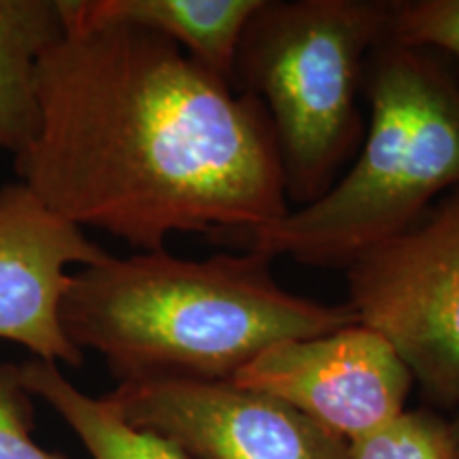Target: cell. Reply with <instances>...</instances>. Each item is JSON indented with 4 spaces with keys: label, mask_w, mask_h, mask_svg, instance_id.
<instances>
[{
    "label": "cell",
    "mask_w": 459,
    "mask_h": 459,
    "mask_svg": "<svg viewBox=\"0 0 459 459\" xmlns=\"http://www.w3.org/2000/svg\"><path fill=\"white\" fill-rule=\"evenodd\" d=\"M65 24L37 66V134L15 156L51 211L139 251L290 213L260 102L145 28Z\"/></svg>",
    "instance_id": "obj_1"
},
{
    "label": "cell",
    "mask_w": 459,
    "mask_h": 459,
    "mask_svg": "<svg viewBox=\"0 0 459 459\" xmlns=\"http://www.w3.org/2000/svg\"><path fill=\"white\" fill-rule=\"evenodd\" d=\"M271 264L247 249L204 260L166 249L107 255L71 277L62 325L79 351L102 355L128 383L230 381L273 344L358 324L349 304L287 291Z\"/></svg>",
    "instance_id": "obj_2"
},
{
    "label": "cell",
    "mask_w": 459,
    "mask_h": 459,
    "mask_svg": "<svg viewBox=\"0 0 459 459\" xmlns=\"http://www.w3.org/2000/svg\"><path fill=\"white\" fill-rule=\"evenodd\" d=\"M368 122L324 196L217 243L347 271L459 189V77L449 57L383 39L364 74Z\"/></svg>",
    "instance_id": "obj_3"
},
{
    "label": "cell",
    "mask_w": 459,
    "mask_h": 459,
    "mask_svg": "<svg viewBox=\"0 0 459 459\" xmlns=\"http://www.w3.org/2000/svg\"><path fill=\"white\" fill-rule=\"evenodd\" d=\"M387 22L389 0H260L247 22L232 85L266 113L296 209L324 196L358 153L366 62Z\"/></svg>",
    "instance_id": "obj_4"
},
{
    "label": "cell",
    "mask_w": 459,
    "mask_h": 459,
    "mask_svg": "<svg viewBox=\"0 0 459 459\" xmlns=\"http://www.w3.org/2000/svg\"><path fill=\"white\" fill-rule=\"evenodd\" d=\"M344 273L358 324L394 344L429 402L459 409V189Z\"/></svg>",
    "instance_id": "obj_5"
},
{
    "label": "cell",
    "mask_w": 459,
    "mask_h": 459,
    "mask_svg": "<svg viewBox=\"0 0 459 459\" xmlns=\"http://www.w3.org/2000/svg\"><path fill=\"white\" fill-rule=\"evenodd\" d=\"M230 381L283 402L347 445L402 415L415 385L394 344L364 324L273 344Z\"/></svg>",
    "instance_id": "obj_6"
},
{
    "label": "cell",
    "mask_w": 459,
    "mask_h": 459,
    "mask_svg": "<svg viewBox=\"0 0 459 459\" xmlns=\"http://www.w3.org/2000/svg\"><path fill=\"white\" fill-rule=\"evenodd\" d=\"M108 395L132 426L192 459H347V443L328 429L232 381L145 378Z\"/></svg>",
    "instance_id": "obj_7"
},
{
    "label": "cell",
    "mask_w": 459,
    "mask_h": 459,
    "mask_svg": "<svg viewBox=\"0 0 459 459\" xmlns=\"http://www.w3.org/2000/svg\"><path fill=\"white\" fill-rule=\"evenodd\" d=\"M111 255L24 181L0 187V338L34 358L82 366L83 353L62 325L68 266H91Z\"/></svg>",
    "instance_id": "obj_8"
},
{
    "label": "cell",
    "mask_w": 459,
    "mask_h": 459,
    "mask_svg": "<svg viewBox=\"0 0 459 459\" xmlns=\"http://www.w3.org/2000/svg\"><path fill=\"white\" fill-rule=\"evenodd\" d=\"M260 0H62L74 24H128L169 39L232 83L247 22Z\"/></svg>",
    "instance_id": "obj_9"
},
{
    "label": "cell",
    "mask_w": 459,
    "mask_h": 459,
    "mask_svg": "<svg viewBox=\"0 0 459 459\" xmlns=\"http://www.w3.org/2000/svg\"><path fill=\"white\" fill-rule=\"evenodd\" d=\"M66 30L62 0H0V152L20 156L37 134V66Z\"/></svg>",
    "instance_id": "obj_10"
},
{
    "label": "cell",
    "mask_w": 459,
    "mask_h": 459,
    "mask_svg": "<svg viewBox=\"0 0 459 459\" xmlns=\"http://www.w3.org/2000/svg\"><path fill=\"white\" fill-rule=\"evenodd\" d=\"M9 370L17 385L62 417L91 459H192L162 436L132 426L111 395L94 398L74 387L54 361L32 358Z\"/></svg>",
    "instance_id": "obj_11"
},
{
    "label": "cell",
    "mask_w": 459,
    "mask_h": 459,
    "mask_svg": "<svg viewBox=\"0 0 459 459\" xmlns=\"http://www.w3.org/2000/svg\"><path fill=\"white\" fill-rule=\"evenodd\" d=\"M347 459H459V446L449 419L417 409L347 445Z\"/></svg>",
    "instance_id": "obj_12"
},
{
    "label": "cell",
    "mask_w": 459,
    "mask_h": 459,
    "mask_svg": "<svg viewBox=\"0 0 459 459\" xmlns=\"http://www.w3.org/2000/svg\"><path fill=\"white\" fill-rule=\"evenodd\" d=\"M387 39L459 65V0H389Z\"/></svg>",
    "instance_id": "obj_13"
},
{
    "label": "cell",
    "mask_w": 459,
    "mask_h": 459,
    "mask_svg": "<svg viewBox=\"0 0 459 459\" xmlns=\"http://www.w3.org/2000/svg\"><path fill=\"white\" fill-rule=\"evenodd\" d=\"M0 459H65L32 438L30 394L0 366Z\"/></svg>",
    "instance_id": "obj_14"
},
{
    "label": "cell",
    "mask_w": 459,
    "mask_h": 459,
    "mask_svg": "<svg viewBox=\"0 0 459 459\" xmlns=\"http://www.w3.org/2000/svg\"><path fill=\"white\" fill-rule=\"evenodd\" d=\"M449 423H451L453 436H455V443H457V446H459V409H457V412H455V417L449 419Z\"/></svg>",
    "instance_id": "obj_15"
}]
</instances>
